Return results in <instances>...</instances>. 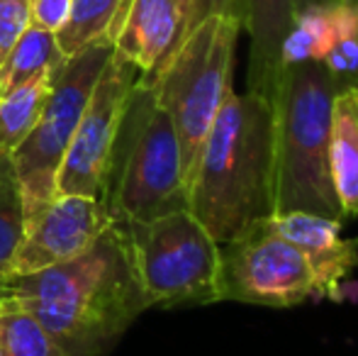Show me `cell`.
I'll list each match as a JSON object with an SVG mask.
<instances>
[{
	"label": "cell",
	"instance_id": "1",
	"mask_svg": "<svg viewBox=\"0 0 358 356\" xmlns=\"http://www.w3.org/2000/svg\"><path fill=\"white\" fill-rule=\"evenodd\" d=\"M0 300L20 305L69 356H103L149 310L124 225L113 222L71 262L0 278Z\"/></svg>",
	"mask_w": 358,
	"mask_h": 356
},
{
	"label": "cell",
	"instance_id": "23",
	"mask_svg": "<svg viewBox=\"0 0 358 356\" xmlns=\"http://www.w3.org/2000/svg\"><path fill=\"white\" fill-rule=\"evenodd\" d=\"M178 3L185 13L188 32L215 15H231L241 20V0H178Z\"/></svg>",
	"mask_w": 358,
	"mask_h": 356
},
{
	"label": "cell",
	"instance_id": "20",
	"mask_svg": "<svg viewBox=\"0 0 358 356\" xmlns=\"http://www.w3.org/2000/svg\"><path fill=\"white\" fill-rule=\"evenodd\" d=\"M27 215L10 157H0V278L13 273V259L22 242Z\"/></svg>",
	"mask_w": 358,
	"mask_h": 356
},
{
	"label": "cell",
	"instance_id": "22",
	"mask_svg": "<svg viewBox=\"0 0 358 356\" xmlns=\"http://www.w3.org/2000/svg\"><path fill=\"white\" fill-rule=\"evenodd\" d=\"M29 24V0H0V66Z\"/></svg>",
	"mask_w": 358,
	"mask_h": 356
},
{
	"label": "cell",
	"instance_id": "26",
	"mask_svg": "<svg viewBox=\"0 0 358 356\" xmlns=\"http://www.w3.org/2000/svg\"><path fill=\"white\" fill-rule=\"evenodd\" d=\"M0 356H3V327H0Z\"/></svg>",
	"mask_w": 358,
	"mask_h": 356
},
{
	"label": "cell",
	"instance_id": "17",
	"mask_svg": "<svg viewBox=\"0 0 358 356\" xmlns=\"http://www.w3.org/2000/svg\"><path fill=\"white\" fill-rule=\"evenodd\" d=\"M129 0H71V15L57 32L64 57L83 52L98 42H110Z\"/></svg>",
	"mask_w": 358,
	"mask_h": 356
},
{
	"label": "cell",
	"instance_id": "10",
	"mask_svg": "<svg viewBox=\"0 0 358 356\" xmlns=\"http://www.w3.org/2000/svg\"><path fill=\"white\" fill-rule=\"evenodd\" d=\"M105 203L93 195H57L27 222L13 259V273H34L88 252L113 225Z\"/></svg>",
	"mask_w": 358,
	"mask_h": 356
},
{
	"label": "cell",
	"instance_id": "16",
	"mask_svg": "<svg viewBox=\"0 0 358 356\" xmlns=\"http://www.w3.org/2000/svg\"><path fill=\"white\" fill-rule=\"evenodd\" d=\"M64 62L66 57L59 49L57 34L29 24L0 66V93H8L37 76L54 73Z\"/></svg>",
	"mask_w": 358,
	"mask_h": 356
},
{
	"label": "cell",
	"instance_id": "2",
	"mask_svg": "<svg viewBox=\"0 0 358 356\" xmlns=\"http://www.w3.org/2000/svg\"><path fill=\"white\" fill-rule=\"evenodd\" d=\"M188 210L217 244L273 215V103L227 95L188 178Z\"/></svg>",
	"mask_w": 358,
	"mask_h": 356
},
{
	"label": "cell",
	"instance_id": "24",
	"mask_svg": "<svg viewBox=\"0 0 358 356\" xmlns=\"http://www.w3.org/2000/svg\"><path fill=\"white\" fill-rule=\"evenodd\" d=\"M71 15V0H29V22L57 34Z\"/></svg>",
	"mask_w": 358,
	"mask_h": 356
},
{
	"label": "cell",
	"instance_id": "15",
	"mask_svg": "<svg viewBox=\"0 0 358 356\" xmlns=\"http://www.w3.org/2000/svg\"><path fill=\"white\" fill-rule=\"evenodd\" d=\"M329 173L344 220L358 215V86L341 88L331 103Z\"/></svg>",
	"mask_w": 358,
	"mask_h": 356
},
{
	"label": "cell",
	"instance_id": "7",
	"mask_svg": "<svg viewBox=\"0 0 358 356\" xmlns=\"http://www.w3.org/2000/svg\"><path fill=\"white\" fill-rule=\"evenodd\" d=\"M113 52L110 42L90 44L83 52L69 57L54 71L52 90L37 124L10 157L27 222L57 198V180L64 157Z\"/></svg>",
	"mask_w": 358,
	"mask_h": 356
},
{
	"label": "cell",
	"instance_id": "5",
	"mask_svg": "<svg viewBox=\"0 0 358 356\" xmlns=\"http://www.w3.org/2000/svg\"><path fill=\"white\" fill-rule=\"evenodd\" d=\"M239 34V17L215 15L203 20L178 44L166 66L149 78L161 108L169 113L178 134L185 183L217 113L234 90L231 73Z\"/></svg>",
	"mask_w": 358,
	"mask_h": 356
},
{
	"label": "cell",
	"instance_id": "3",
	"mask_svg": "<svg viewBox=\"0 0 358 356\" xmlns=\"http://www.w3.org/2000/svg\"><path fill=\"white\" fill-rule=\"evenodd\" d=\"M339 86L322 62L283 66L273 103V215H324L346 222L329 173L331 103Z\"/></svg>",
	"mask_w": 358,
	"mask_h": 356
},
{
	"label": "cell",
	"instance_id": "21",
	"mask_svg": "<svg viewBox=\"0 0 358 356\" xmlns=\"http://www.w3.org/2000/svg\"><path fill=\"white\" fill-rule=\"evenodd\" d=\"M339 88L358 86V32L341 37L322 59Z\"/></svg>",
	"mask_w": 358,
	"mask_h": 356
},
{
	"label": "cell",
	"instance_id": "9",
	"mask_svg": "<svg viewBox=\"0 0 358 356\" xmlns=\"http://www.w3.org/2000/svg\"><path fill=\"white\" fill-rule=\"evenodd\" d=\"M137 78V69L113 52L64 157L57 195H93L103 200L124 100Z\"/></svg>",
	"mask_w": 358,
	"mask_h": 356
},
{
	"label": "cell",
	"instance_id": "8",
	"mask_svg": "<svg viewBox=\"0 0 358 356\" xmlns=\"http://www.w3.org/2000/svg\"><path fill=\"white\" fill-rule=\"evenodd\" d=\"M295 308L317 300L315 276L305 257L273 227L271 218L220 244V303Z\"/></svg>",
	"mask_w": 358,
	"mask_h": 356
},
{
	"label": "cell",
	"instance_id": "13",
	"mask_svg": "<svg viewBox=\"0 0 358 356\" xmlns=\"http://www.w3.org/2000/svg\"><path fill=\"white\" fill-rule=\"evenodd\" d=\"M297 15V0H241V29L249 34V88L271 98L283 71L280 47Z\"/></svg>",
	"mask_w": 358,
	"mask_h": 356
},
{
	"label": "cell",
	"instance_id": "4",
	"mask_svg": "<svg viewBox=\"0 0 358 356\" xmlns=\"http://www.w3.org/2000/svg\"><path fill=\"white\" fill-rule=\"evenodd\" d=\"M103 203L115 222H149L188 208L183 154L154 86L137 78L124 100Z\"/></svg>",
	"mask_w": 358,
	"mask_h": 356
},
{
	"label": "cell",
	"instance_id": "6",
	"mask_svg": "<svg viewBox=\"0 0 358 356\" xmlns=\"http://www.w3.org/2000/svg\"><path fill=\"white\" fill-rule=\"evenodd\" d=\"M124 229L151 308L220 303V244L188 208Z\"/></svg>",
	"mask_w": 358,
	"mask_h": 356
},
{
	"label": "cell",
	"instance_id": "14",
	"mask_svg": "<svg viewBox=\"0 0 358 356\" xmlns=\"http://www.w3.org/2000/svg\"><path fill=\"white\" fill-rule=\"evenodd\" d=\"M358 32V5L351 3H317L297 10L295 22L280 47V64L322 62L324 54L341 37Z\"/></svg>",
	"mask_w": 358,
	"mask_h": 356
},
{
	"label": "cell",
	"instance_id": "25",
	"mask_svg": "<svg viewBox=\"0 0 358 356\" xmlns=\"http://www.w3.org/2000/svg\"><path fill=\"white\" fill-rule=\"evenodd\" d=\"M317 3H339V0H297V10L305 5H317Z\"/></svg>",
	"mask_w": 358,
	"mask_h": 356
},
{
	"label": "cell",
	"instance_id": "12",
	"mask_svg": "<svg viewBox=\"0 0 358 356\" xmlns=\"http://www.w3.org/2000/svg\"><path fill=\"white\" fill-rule=\"evenodd\" d=\"M185 37L188 22L178 0H129L110 44L115 54L149 81L166 66Z\"/></svg>",
	"mask_w": 358,
	"mask_h": 356
},
{
	"label": "cell",
	"instance_id": "11",
	"mask_svg": "<svg viewBox=\"0 0 358 356\" xmlns=\"http://www.w3.org/2000/svg\"><path fill=\"white\" fill-rule=\"evenodd\" d=\"M271 222L305 257L315 276L317 300L341 303L346 280L358 266V239L341 234L344 222L302 210L275 213L271 215Z\"/></svg>",
	"mask_w": 358,
	"mask_h": 356
},
{
	"label": "cell",
	"instance_id": "27",
	"mask_svg": "<svg viewBox=\"0 0 358 356\" xmlns=\"http://www.w3.org/2000/svg\"><path fill=\"white\" fill-rule=\"evenodd\" d=\"M344 3H351V5H358V0H344Z\"/></svg>",
	"mask_w": 358,
	"mask_h": 356
},
{
	"label": "cell",
	"instance_id": "19",
	"mask_svg": "<svg viewBox=\"0 0 358 356\" xmlns=\"http://www.w3.org/2000/svg\"><path fill=\"white\" fill-rule=\"evenodd\" d=\"M3 356H69L20 305L0 300Z\"/></svg>",
	"mask_w": 358,
	"mask_h": 356
},
{
	"label": "cell",
	"instance_id": "18",
	"mask_svg": "<svg viewBox=\"0 0 358 356\" xmlns=\"http://www.w3.org/2000/svg\"><path fill=\"white\" fill-rule=\"evenodd\" d=\"M52 76H37L22 86L0 93V157L13 152L29 137L52 90Z\"/></svg>",
	"mask_w": 358,
	"mask_h": 356
}]
</instances>
